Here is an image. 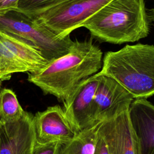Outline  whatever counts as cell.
I'll list each match as a JSON object with an SVG mask.
<instances>
[{
    "mask_svg": "<svg viewBox=\"0 0 154 154\" xmlns=\"http://www.w3.org/2000/svg\"><path fill=\"white\" fill-rule=\"evenodd\" d=\"M103 53L91 39L74 41L69 53L48 62L38 71L28 73V81L45 94L62 102L85 79L98 73L102 66Z\"/></svg>",
    "mask_w": 154,
    "mask_h": 154,
    "instance_id": "cell-1",
    "label": "cell"
},
{
    "mask_svg": "<svg viewBox=\"0 0 154 154\" xmlns=\"http://www.w3.org/2000/svg\"><path fill=\"white\" fill-rule=\"evenodd\" d=\"M150 22L144 0H113L81 27L87 29L93 38L101 42L120 45L147 37Z\"/></svg>",
    "mask_w": 154,
    "mask_h": 154,
    "instance_id": "cell-2",
    "label": "cell"
},
{
    "mask_svg": "<svg viewBox=\"0 0 154 154\" xmlns=\"http://www.w3.org/2000/svg\"><path fill=\"white\" fill-rule=\"evenodd\" d=\"M99 72L117 81L134 99H147L154 95V45L138 43L108 51Z\"/></svg>",
    "mask_w": 154,
    "mask_h": 154,
    "instance_id": "cell-3",
    "label": "cell"
},
{
    "mask_svg": "<svg viewBox=\"0 0 154 154\" xmlns=\"http://www.w3.org/2000/svg\"><path fill=\"white\" fill-rule=\"evenodd\" d=\"M0 31L36 48L48 62L69 53L74 43L70 35L60 37L35 18L17 10L0 15Z\"/></svg>",
    "mask_w": 154,
    "mask_h": 154,
    "instance_id": "cell-4",
    "label": "cell"
},
{
    "mask_svg": "<svg viewBox=\"0 0 154 154\" xmlns=\"http://www.w3.org/2000/svg\"><path fill=\"white\" fill-rule=\"evenodd\" d=\"M113 0H67L33 17L51 31L64 37Z\"/></svg>",
    "mask_w": 154,
    "mask_h": 154,
    "instance_id": "cell-5",
    "label": "cell"
},
{
    "mask_svg": "<svg viewBox=\"0 0 154 154\" xmlns=\"http://www.w3.org/2000/svg\"><path fill=\"white\" fill-rule=\"evenodd\" d=\"M48 61L28 43L0 31V81H8L16 73H32Z\"/></svg>",
    "mask_w": 154,
    "mask_h": 154,
    "instance_id": "cell-6",
    "label": "cell"
},
{
    "mask_svg": "<svg viewBox=\"0 0 154 154\" xmlns=\"http://www.w3.org/2000/svg\"><path fill=\"white\" fill-rule=\"evenodd\" d=\"M99 80V73L85 79L63 102L64 112L78 133L98 123L94 116V97Z\"/></svg>",
    "mask_w": 154,
    "mask_h": 154,
    "instance_id": "cell-7",
    "label": "cell"
},
{
    "mask_svg": "<svg viewBox=\"0 0 154 154\" xmlns=\"http://www.w3.org/2000/svg\"><path fill=\"white\" fill-rule=\"evenodd\" d=\"M98 73L99 80L94 97V116L99 123L128 111L134 99L114 79Z\"/></svg>",
    "mask_w": 154,
    "mask_h": 154,
    "instance_id": "cell-8",
    "label": "cell"
},
{
    "mask_svg": "<svg viewBox=\"0 0 154 154\" xmlns=\"http://www.w3.org/2000/svg\"><path fill=\"white\" fill-rule=\"evenodd\" d=\"M33 123L36 142L41 144L59 143L63 145L78 134L59 105L37 112L33 116Z\"/></svg>",
    "mask_w": 154,
    "mask_h": 154,
    "instance_id": "cell-9",
    "label": "cell"
},
{
    "mask_svg": "<svg viewBox=\"0 0 154 154\" xmlns=\"http://www.w3.org/2000/svg\"><path fill=\"white\" fill-rule=\"evenodd\" d=\"M33 116L25 111L17 121H0V154H32L36 141Z\"/></svg>",
    "mask_w": 154,
    "mask_h": 154,
    "instance_id": "cell-10",
    "label": "cell"
},
{
    "mask_svg": "<svg viewBox=\"0 0 154 154\" xmlns=\"http://www.w3.org/2000/svg\"><path fill=\"white\" fill-rule=\"evenodd\" d=\"M98 132L106 143L108 154H139L128 111L109 120L100 122Z\"/></svg>",
    "mask_w": 154,
    "mask_h": 154,
    "instance_id": "cell-11",
    "label": "cell"
},
{
    "mask_svg": "<svg viewBox=\"0 0 154 154\" xmlns=\"http://www.w3.org/2000/svg\"><path fill=\"white\" fill-rule=\"evenodd\" d=\"M128 114L139 154H154V105L146 99H135Z\"/></svg>",
    "mask_w": 154,
    "mask_h": 154,
    "instance_id": "cell-12",
    "label": "cell"
},
{
    "mask_svg": "<svg viewBox=\"0 0 154 154\" xmlns=\"http://www.w3.org/2000/svg\"><path fill=\"white\" fill-rule=\"evenodd\" d=\"M99 123L79 132L72 141L63 144L61 154H94Z\"/></svg>",
    "mask_w": 154,
    "mask_h": 154,
    "instance_id": "cell-13",
    "label": "cell"
},
{
    "mask_svg": "<svg viewBox=\"0 0 154 154\" xmlns=\"http://www.w3.org/2000/svg\"><path fill=\"white\" fill-rule=\"evenodd\" d=\"M25 111L13 90L8 88L0 90V121H17L21 118Z\"/></svg>",
    "mask_w": 154,
    "mask_h": 154,
    "instance_id": "cell-14",
    "label": "cell"
},
{
    "mask_svg": "<svg viewBox=\"0 0 154 154\" xmlns=\"http://www.w3.org/2000/svg\"><path fill=\"white\" fill-rule=\"evenodd\" d=\"M66 1L67 0H20L17 11L34 17Z\"/></svg>",
    "mask_w": 154,
    "mask_h": 154,
    "instance_id": "cell-15",
    "label": "cell"
},
{
    "mask_svg": "<svg viewBox=\"0 0 154 154\" xmlns=\"http://www.w3.org/2000/svg\"><path fill=\"white\" fill-rule=\"evenodd\" d=\"M62 146L59 143L41 144L35 141L32 154H61Z\"/></svg>",
    "mask_w": 154,
    "mask_h": 154,
    "instance_id": "cell-16",
    "label": "cell"
},
{
    "mask_svg": "<svg viewBox=\"0 0 154 154\" xmlns=\"http://www.w3.org/2000/svg\"><path fill=\"white\" fill-rule=\"evenodd\" d=\"M20 0H0V15L10 11L17 10Z\"/></svg>",
    "mask_w": 154,
    "mask_h": 154,
    "instance_id": "cell-17",
    "label": "cell"
},
{
    "mask_svg": "<svg viewBox=\"0 0 154 154\" xmlns=\"http://www.w3.org/2000/svg\"><path fill=\"white\" fill-rule=\"evenodd\" d=\"M94 154H108V151L106 143L102 136L98 132L97 129V138L96 143Z\"/></svg>",
    "mask_w": 154,
    "mask_h": 154,
    "instance_id": "cell-18",
    "label": "cell"
},
{
    "mask_svg": "<svg viewBox=\"0 0 154 154\" xmlns=\"http://www.w3.org/2000/svg\"><path fill=\"white\" fill-rule=\"evenodd\" d=\"M147 14L149 15L150 21H152L154 22V7L148 10Z\"/></svg>",
    "mask_w": 154,
    "mask_h": 154,
    "instance_id": "cell-19",
    "label": "cell"
}]
</instances>
